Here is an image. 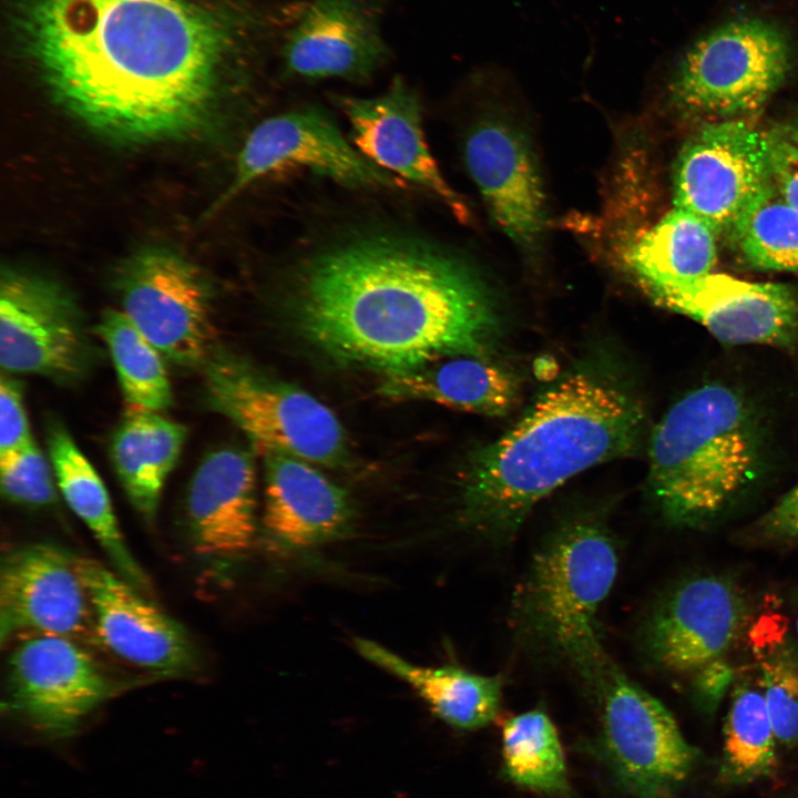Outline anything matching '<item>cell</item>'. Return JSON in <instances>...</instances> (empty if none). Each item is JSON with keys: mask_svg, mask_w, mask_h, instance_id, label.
<instances>
[{"mask_svg": "<svg viewBox=\"0 0 798 798\" xmlns=\"http://www.w3.org/2000/svg\"><path fill=\"white\" fill-rule=\"evenodd\" d=\"M747 620V601L734 581L717 574L689 576L654 604L643 625L642 646L657 667L696 677L726 662Z\"/></svg>", "mask_w": 798, "mask_h": 798, "instance_id": "8fae6325", "label": "cell"}, {"mask_svg": "<svg viewBox=\"0 0 798 798\" xmlns=\"http://www.w3.org/2000/svg\"><path fill=\"white\" fill-rule=\"evenodd\" d=\"M206 389L214 408L248 437L257 452L276 450L329 468L348 462L341 422L300 387L218 356L207 366Z\"/></svg>", "mask_w": 798, "mask_h": 798, "instance_id": "ba28073f", "label": "cell"}, {"mask_svg": "<svg viewBox=\"0 0 798 798\" xmlns=\"http://www.w3.org/2000/svg\"><path fill=\"white\" fill-rule=\"evenodd\" d=\"M758 532L768 541L798 543V484L760 519Z\"/></svg>", "mask_w": 798, "mask_h": 798, "instance_id": "d590c367", "label": "cell"}, {"mask_svg": "<svg viewBox=\"0 0 798 798\" xmlns=\"http://www.w3.org/2000/svg\"><path fill=\"white\" fill-rule=\"evenodd\" d=\"M96 638L132 665L156 674H185L197 661L186 631L101 563L78 557Z\"/></svg>", "mask_w": 798, "mask_h": 798, "instance_id": "ffe728a7", "label": "cell"}, {"mask_svg": "<svg viewBox=\"0 0 798 798\" xmlns=\"http://www.w3.org/2000/svg\"><path fill=\"white\" fill-rule=\"evenodd\" d=\"M29 422L18 383L2 375L0 380V453L31 441Z\"/></svg>", "mask_w": 798, "mask_h": 798, "instance_id": "836d02e7", "label": "cell"}, {"mask_svg": "<svg viewBox=\"0 0 798 798\" xmlns=\"http://www.w3.org/2000/svg\"><path fill=\"white\" fill-rule=\"evenodd\" d=\"M617 569L606 523L579 514L542 542L514 595L513 621L522 641L570 665L594 694L614 665L600 640L597 614Z\"/></svg>", "mask_w": 798, "mask_h": 798, "instance_id": "5b68a950", "label": "cell"}, {"mask_svg": "<svg viewBox=\"0 0 798 798\" xmlns=\"http://www.w3.org/2000/svg\"><path fill=\"white\" fill-rule=\"evenodd\" d=\"M594 696L601 728L590 745L613 784L632 798H674L700 753L669 710L613 665Z\"/></svg>", "mask_w": 798, "mask_h": 798, "instance_id": "8992f818", "label": "cell"}, {"mask_svg": "<svg viewBox=\"0 0 798 798\" xmlns=\"http://www.w3.org/2000/svg\"><path fill=\"white\" fill-rule=\"evenodd\" d=\"M116 288L121 311L160 352L184 366L209 357L211 295L187 260L167 249L141 250L121 268Z\"/></svg>", "mask_w": 798, "mask_h": 798, "instance_id": "9c48e42d", "label": "cell"}, {"mask_svg": "<svg viewBox=\"0 0 798 798\" xmlns=\"http://www.w3.org/2000/svg\"><path fill=\"white\" fill-rule=\"evenodd\" d=\"M263 523L269 535L293 548L326 543L345 534L354 519L347 492L314 463L264 450Z\"/></svg>", "mask_w": 798, "mask_h": 798, "instance_id": "7402d4cb", "label": "cell"}, {"mask_svg": "<svg viewBox=\"0 0 798 798\" xmlns=\"http://www.w3.org/2000/svg\"><path fill=\"white\" fill-rule=\"evenodd\" d=\"M798 798V797H797Z\"/></svg>", "mask_w": 798, "mask_h": 798, "instance_id": "f35d334b", "label": "cell"}, {"mask_svg": "<svg viewBox=\"0 0 798 798\" xmlns=\"http://www.w3.org/2000/svg\"><path fill=\"white\" fill-rule=\"evenodd\" d=\"M256 474L246 451L224 448L197 468L186 498L188 535L207 559H229L247 551L256 531Z\"/></svg>", "mask_w": 798, "mask_h": 798, "instance_id": "44dd1931", "label": "cell"}, {"mask_svg": "<svg viewBox=\"0 0 798 798\" xmlns=\"http://www.w3.org/2000/svg\"><path fill=\"white\" fill-rule=\"evenodd\" d=\"M776 735L759 685L740 684L724 725L718 782L741 786L770 776L777 765Z\"/></svg>", "mask_w": 798, "mask_h": 798, "instance_id": "f1b7e54d", "label": "cell"}, {"mask_svg": "<svg viewBox=\"0 0 798 798\" xmlns=\"http://www.w3.org/2000/svg\"><path fill=\"white\" fill-rule=\"evenodd\" d=\"M90 341L69 295L47 279L9 272L0 289V364L8 372L60 381L80 378Z\"/></svg>", "mask_w": 798, "mask_h": 798, "instance_id": "4fadbf2b", "label": "cell"}, {"mask_svg": "<svg viewBox=\"0 0 798 798\" xmlns=\"http://www.w3.org/2000/svg\"><path fill=\"white\" fill-rule=\"evenodd\" d=\"M380 0H308L293 6L277 52L299 80L366 82L390 58Z\"/></svg>", "mask_w": 798, "mask_h": 798, "instance_id": "5bb4252c", "label": "cell"}, {"mask_svg": "<svg viewBox=\"0 0 798 798\" xmlns=\"http://www.w3.org/2000/svg\"><path fill=\"white\" fill-rule=\"evenodd\" d=\"M770 178V141L745 120L709 121L682 147L674 165L673 203L730 233Z\"/></svg>", "mask_w": 798, "mask_h": 798, "instance_id": "30bf717a", "label": "cell"}, {"mask_svg": "<svg viewBox=\"0 0 798 798\" xmlns=\"http://www.w3.org/2000/svg\"><path fill=\"white\" fill-rule=\"evenodd\" d=\"M768 135L771 180L782 197L798 211V146L778 132Z\"/></svg>", "mask_w": 798, "mask_h": 798, "instance_id": "e575fe53", "label": "cell"}, {"mask_svg": "<svg viewBox=\"0 0 798 798\" xmlns=\"http://www.w3.org/2000/svg\"><path fill=\"white\" fill-rule=\"evenodd\" d=\"M293 168H306L352 187L401 185L350 144L335 123L315 108L298 109L260 122L246 139L233 180L211 212L233 201L254 182Z\"/></svg>", "mask_w": 798, "mask_h": 798, "instance_id": "7c38bea8", "label": "cell"}, {"mask_svg": "<svg viewBox=\"0 0 798 798\" xmlns=\"http://www.w3.org/2000/svg\"><path fill=\"white\" fill-rule=\"evenodd\" d=\"M48 451L55 482L70 509L98 540L119 575L136 589H145L147 579L125 545L101 478L63 426H50Z\"/></svg>", "mask_w": 798, "mask_h": 798, "instance_id": "4316f807", "label": "cell"}, {"mask_svg": "<svg viewBox=\"0 0 798 798\" xmlns=\"http://www.w3.org/2000/svg\"><path fill=\"white\" fill-rule=\"evenodd\" d=\"M115 367L130 409L160 412L173 393L160 350L117 309L105 310L96 327Z\"/></svg>", "mask_w": 798, "mask_h": 798, "instance_id": "f546056e", "label": "cell"}, {"mask_svg": "<svg viewBox=\"0 0 798 798\" xmlns=\"http://www.w3.org/2000/svg\"><path fill=\"white\" fill-rule=\"evenodd\" d=\"M186 428L158 412L129 409L111 441L114 470L133 507L151 521L175 467Z\"/></svg>", "mask_w": 798, "mask_h": 798, "instance_id": "484cf974", "label": "cell"}, {"mask_svg": "<svg viewBox=\"0 0 798 798\" xmlns=\"http://www.w3.org/2000/svg\"><path fill=\"white\" fill-rule=\"evenodd\" d=\"M502 770L516 786L546 796H567L569 776L559 734L534 708L509 718L501 734Z\"/></svg>", "mask_w": 798, "mask_h": 798, "instance_id": "83f0119b", "label": "cell"}, {"mask_svg": "<svg viewBox=\"0 0 798 798\" xmlns=\"http://www.w3.org/2000/svg\"><path fill=\"white\" fill-rule=\"evenodd\" d=\"M717 234L694 213L674 205L648 227L622 226L615 238L622 272L649 298L710 274Z\"/></svg>", "mask_w": 798, "mask_h": 798, "instance_id": "603a6c76", "label": "cell"}, {"mask_svg": "<svg viewBox=\"0 0 798 798\" xmlns=\"http://www.w3.org/2000/svg\"><path fill=\"white\" fill-rule=\"evenodd\" d=\"M288 305L319 351L383 375L451 356L488 357L501 334L490 293L466 264L392 235L354 237L308 257Z\"/></svg>", "mask_w": 798, "mask_h": 798, "instance_id": "7a4b0ae2", "label": "cell"}, {"mask_svg": "<svg viewBox=\"0 0 798 798\" xmlns=\"http://www.w3.org/2000/svg\"><path fill=\"white\" fill-rule=\"evenodd\" d=\"M7 683L11 707L58 736L71 734L119 689L78 642L45 634H31L12 649Z\"/></svg>", "mask_w": 798, "mask_h": 798, "instance_id": "9a60e30c", "label": "cell"}, {"mask_svg": "<svg viewBox=\"0 0 798 798\" xmlns=\"http://www.w3.org/2000/svg\"><path fill=\"white\" fill-rule=\"evenodd\" d=\"M791 47L766 21L729 22L697 40L683 55L671 84L674 101L709 121L745 120L786 80Z\"/></svg>", "mask_w": 798, "mask_h": 798, "instance_id": "52a82bcc", "label": "cell"}, {"mask_svg": "<svg viewBox=\"0 0 798 798\" xmlns=\"http://www.w3.org/2000/svg\"><path fill=\"white\" fill-rule=\"evenodd\" d=\"M764 452L751 405L730 387L704 385L681 398L652 432L649 495L667 523L699 528L751 485Z\"/></svg>", "mask_w": 798, "mask_h": 798, "instance_id": "277c9868", "label": "cell"}, {"mask_svg": "<svg viewBox=\"0 0 798 798\" xmlns=\"http://www.w3.org/2000/svg\"><path fill=\"white\" fill-rule=\"evenodd\" d=\"M19 632L96 638L78 557L59 546L32 543L9 551L0 571V637Z\"/></svg>", "mask_w": 798, "mask_h": 798, "instance_id": "2e32d148", "label": "cell"}, {"mask_svg": "<svg viewBox=\"0 0 798 798\" xmlns=\"http://www.w3.org/2000/svg\"><path fill=\"white\" fill-rule=\"evenodd\" d=\"M729 234L751 267L798 273V211L782 197L771 175Z\"/></svg>", "mask_w": 798, "mask_h": 798, "instance_id": "4dcf8cb0", "label": "cell"}, {"mask_svg": "<svg viewBox=\"0 0 798 798\" xmlns=\"http://www.w3.org/2000/svg\"><path fill=\"white\" fill-rule=\"evenodd\" d=\"M381 395L397 400H423L484 416H504L516 405L515 375L488 357L459 355L418 368L385 375Z\"/></svg>", "mask_w": 798, "mask_h": 798, "instance_id": "cb8c5ba5", "label": "cell"}, {"mask_svg": "<svg viewBox=\"0 0 798 798\" xmlns=\"http://www.w3.org/2000/svg\"><path fill=\"white\" fill-rule=\"evenodd\" d=\"M464 162L499 228L523 252H535L548 224L546 201L523 132L504 121L479 123L466 140Z\"/></svg>", "mask_w": 798, "mask_h": 798, "instance_id": "d6986e66", "label": "cell"}, {"mask_svg": "<svg viewBox=\"0 0 798 798\" xmlns=\"http://www.w3.org/2000/svg\"><path fill=\"white\" fill-rule=\"evenodd\" d=\"M645 423L641 399L618 372L597 364L576 368L471 454L460 477L461 521L492 540L512 538L569 479L636 452Z\"/></svg>", "mask_w": 798, "mask_h": 798, "instance_id": "3957f363", "label": "cell"}, {"mask_svg": "<svg viewBox=\"0 0 798 798\" xmlns=\"http://www.w3.org/2000/svg\"><path fill=\"white\" fill-rule=\"evenodd\" d=\"M16 44L90 126L147 141L193 129L224 71L277 44L283 10L247 0H12Z\"/></svg>", "mask_w": 798, "mask_h": 798, "instance_id": "6da1fadb", "label": "cell"}, {"mask_svg": "<svg viewBox=\"0 0 798 798\" xmlns=\"http://www.w3.org/2000/svg\"><path fill=\"white\" fill-rule=\"evenodd\" d=\"M337 100L349 122L352 144L362 156L434 195L458 221H470L467 204L444 180L428 147L420 100L405 79L393 78L376 96Z\"/></svg>", "mask_w": 798, "mask_h": 798, "instance_id": "ac0fdd59", "label": "cell"}, {"mask_svg": "<svg viewBox=\"0 0 798 798\" xmlns=\"http://www.w3.org/2000/svg\"><path fill=\"white\" fill-rule=\"evenodd\" d=\"M357 652L367 661L409 684L430 709L449 725L477 729L498 715L502 681L457 666H420L381 644L355 638Z\"/></svg>", "mask_w": 798, "mask_h": 798, "instance_id": "d4e9b609", "label": "cell"}, {"mask_svg": "<svg viewBox=\"0 0 798 798\" xmlns=\"http://www.w3.org/2000/svg\"><path fill=\"white\" fill-rule=\"evenodd\" d=\"M651 300L697 321L726 344H798V289L790 285L710 273Z\"/></svg>", "mask_w": 798, "mask_h": 798, "instance_id": "e0dca14e", "label": "cell"}, {"mask_svg": "<svg viewBox=\"0 0 798 798\" xmlns=\"http://www.w3.org/2000/svg\"><path fill=\"white\" fill-rule=\"evenodd\" d=\"M751 647L759 671V687L777 741L798 747V641L779 621L761 618L754 626Z\"/></svg>", "mask_w": 798, "mask_h": 798, "instance_id": "1f68e13d", "label": "cell"}, {"mask_svg": "<svg viewBox=\"0 0 798 798\" xmlns=\"http://www.w3.org/2000/svg\"><path fill=\"white\" fill-rule=\"evenodd\" d=\"M795 630H796V636H797V641H798V613H797L796 621H795Z\"/></svg>", "mask_w": 798, "mask_h": 798, "instance_id": "74e56055", "label": "cell"}, {"mask_svg": "<svg viewBox=\"0 0 798 798\" xmlns=\"http://www.w3.org/2000/svg\"><path fill=\"white\" fill-rule=\"evenodd\" d=\"M54 473L33 440L0 453L1 492L10 502L42 507L55 498Z\"/></svg>", "mask_w": 798, "mask_h": 798, "instance_id": "d6a6232c", "label": "cell"}, {"mask_svg": "<svg viewBox=\"0 0 798 798\" xmlns=\"http://www.w3.org/2000/svg\"><path fill=\"white\" fill-rule=\"evenodd\" d=\"M778 133L798 146V113L792 116Z\"/></svg>", "mask_w": 798, "mask_h": 798, "instance_id": "8d00e7d4", "label": "cell"}]
</instances>
